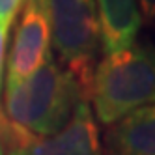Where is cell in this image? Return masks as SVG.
Returning a JSON list of instances; mask_svg holds the SVG:
<instances>
[{
    "label": "cell",
    "instance_id": "cell-3",
    "mask_svg": "<svg viewBox=\"0 0 155 155\" xmlns=\"http://www.w3.org/2000/svg\"><path fill=\"white\" fill-rule=\"evenodd\" d=\"M51 36L84 97H90L94 58L99 45L95 0H47Z\"/></svg>",
    "mask_w": 155,
    "mask_h": 155
},
{
    "label": "cell",
    "instance_id": "cell-9",
    "mask_svg": "<svg viewBox=\"0 0 155 155\" xmlns=\"http://www.w3.org/2000/svg\"><path fill=\"white\" fill-rule=\"evenodd\" d=\"M6 38H8V34L0 28V75H2V60H4V49H6Z\"/></svg>",
    "mask_w": 155,
    "mask_h": 155
},
{
    "label": "cell",
    "instance_id": "cell-1",
    "mask_svg": "<svg viewBox=\"0 0 155 155\" xmlns=\"http://www.w3.org/2000/svg\"><path fill=\"white\" fill-rule=\"evenodd\" d=\"M79 101H86L81 86L68 69L58 68L51 52L30 77L6 81V118L39 137L60 131Z\"/></svg>",
    "mask_w": 155,
    "mask_h": 155
},
{
    "label": "cell",
    "instance_id": "cell-11",
    "mask_svg": "<svg viewBox=\"0 0 155 155\" xmlns=\"http://www.w3.org/2000/svg\"><path fill=\"white\" fill-rule=\"evenodd\" d=\"M0 155H2V148H0Z\"/></svg>",
    "mask_w": 155,
    "mask_h": 155
},
{
    "label": "cell",
    "instance_id": "cell-10",
    "mask_svg": "<svg viewBox=\"0 0 155 155\" xmlns=\"http://www.w3.org/2000/svg\"><path fill=\"white\" fill-rule=\"evenodd\" d=\"M9 155H23V153L17 151V150H9Z\"/></svg>",
    "mask_w": 155,
    "mask_h": 155
},
{
    "label": "cell",
    "instance_id": "cell-7",
    "mask_svg": "<svg viewBox=\"0 0 155 155\" xmlns=\"http://www.w3.org/2000/svg\"><path fill=\"white\" fill-rule=\"evenodd\" d=\"M23 0H0V28H2L6 34L9 32L13 19L19 12V6Z\"/></svg>",
    "mask_w": 155,
    "mask_h": 155
},
{
    "label": "cell",
    "instance_id": "cell-8",
    "mask_svg": "<svg viewBox=\"0 0 155 155\" xmlns=\"http://www.w3.org/2000/svg\"><path fill=\"white\" fill-rule=\"evenodd\" d=\"M140 8H142L144 17H148L151 21L153 13H155V0H140Z\"/></svg>",
    "mask_w": 155,
    "mask_h": 155
},
{
    "label": "cell",
    "instance_id": "cell-4",
    "mask_svg": "<svg viewBox=\"0 0 155 155\" xmlns=\"http://www.w3.org/2000/svg\"><path fill=\"white\" fill-rule=\"evenodd\" d=\"M51 21L47 0H26L15 30L8 64V79L23 81L30 77L49 54Z\"/></svg>",
    "mask_w": 155,
    "mask_h": 155
},
{
    "label": "cell",
    "instance_id": "cell-6",
    "mask_svg": "<svg viewBox=\"0 0 155 155\" xmlns=\"http://www.w3.org/2000/svg\"><path fill=\"white\" fill-rule=\"evenodd\" d=\"M95 6L99 41L105 52H114L133 45L140 28L137 0H97Z\"/></svg>",
    "mask_w": 155,
    "mask_h": 155
},
{
    "label": "cell",
    "instance_id": "cell-2",
    "mask_svg": "<svg viewBox=\"0 0 155 155\" xmlns=\"http://www.w3.org/2000/svg\"><path fill=\"white\" fill-rule=\"evenodd\" d=\"M155 68L153 56L142 47H125L107 52L94 71L90 97L97 120L105 125L114 124L142 105L153 101Z\"/></svg>",
    "mask_w": 155,
    "mask_h": 155
},
{
    "label": "cell",
    "instance_id": "cell-5",
    "mask_svg": "<svg viewBox=\"0 0 155 155\" xmlns=\"http://www.w3.org/2000/svg\"><path fill=\"white\" fill-rule=\"evenodd\" d=\"M101 155H155V108L142 105L114 121Z\"/></svg>",
    "mask_w": 155,
    "mask_h": 155
}]
</instances>
